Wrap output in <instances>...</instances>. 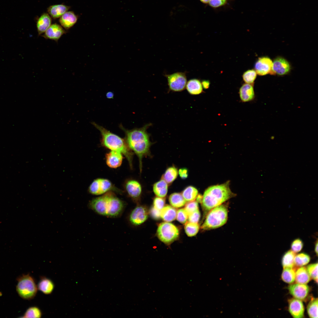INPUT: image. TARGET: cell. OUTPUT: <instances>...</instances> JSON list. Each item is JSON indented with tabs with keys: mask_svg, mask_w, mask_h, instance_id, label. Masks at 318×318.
I'll return each instance as SVG.
<instances>
[{
	"mask_svg": "<svg viewBox=\"0 0 318 318\" xmlns=\"http://www.w3.org/2000/svg\"><path fill=\"white\" fill-rule=\"evenodd\" d=\"M151 125L147 124L143 127L128 130L120 126L125 134V141L129 149L133 151L139 158L140 171H142L143 158L149 153L151 143L147 129Z\"/></svg>",
	"mask_w": 318,
	"mask_h": 318,
	"instance_id": "cell-1",
	"label": "cell"
},
{
	"mask_svg": "<svg viewBox=\"0 0 318 318\" xmlns=\"http://www.w3.org/2000/svg\"><path fill=\"white\" fill-rule=\"evenodd\" d=\"M89 208L97 213L110 218H117L122 214L125 203L112 191H109L93 199L88 204Z\"/></svg>",
	"mask_w": 318,
	"mask_h": 318,
	"instance_id": "cell-2",
	"label": "cell"
},
{
	"mask_svg": "<svg viewBox=\"0 0 318 318\" xmlns=\"http://www.w3.org/2000/svg\"><path fill=\"white\" fill-rule=\"evenodd\" d=\"M228 182L210 186L205 191L201 201L203 209L209 211L233 196Z\"/></svg>",
	"mask_w": 318,
	"mask_h": 318,
	"instance_id": "cell-3",
	"label": "cell"
},
{
	"mask_svg": "<svg viewBox=\"0 0 318 318\" xmlns=\"http://www.w3.org/2000/svg\"><path fill=\"white\" fill-rule=\"evenodd\" d=\"M92 124L100 133L102 145L110 150L117 151L122 154L127 160L130 168H132L133 154L125 140L94 122Z\"/></svg>",
	"mask_w": 318,
	"mask_h": 318,
	"instance_id": "cell-4",
	"label": "cell"
},
{
	"mask_svg": "<svg viewBox=\"0 0 318 318\" xmlns=\"http://www.w3.org/2000/svg\"><path fill=\"white\" fill-rule=\"evenodd\" d=\"M228 211L226 206L221 205L209 211L201 226L204 230L220 227L225 224L228 219Z\"/></svg>",
	"mask_w": 318,
	"mask_h": 318,
	"instance_id": "cell-5",
	"label": "cell"
},
{
	"mask_svg": "<svg viewBox=\"0 0 318 318\" xmlns=\"http://www.w3.org/2000/svg\"><path fill=\"white\" fill-rule=\"evenodd\" d=\"M16 290L22 299L31 300L35 296L37 287L33 278L29 274H23L17 279Z\"/></svg>",
	"mask_w": 318,
	"mask_h": 318,
	"instance_id": "cell-6",
	"label": "cell"
},
{
	"mask_svg": "<svg viewBox=\"0 0 318 318\" xmlns=\"http://www.w3.org/2000/svg\"><path fill=\"white\" fill-rule=\"evenodd\" d=\"M179 234L178 228L173 224L168 222L160 223L157 231L159 239L167 244H169L176 240Z\"/></svg>",
	"mask_w": 318,
	"mask_h": 318,
	"instance_id": "cell-7",
	"label": "cell"
},
{
	"mask_svg": "<svg viewBox=\"0 0 318 318\" xmlns=\"http://www.w3.org/2000/svg\"><path fill=\"white\" fill-rule=\"evenodd\" d=\"M169 90L172 92H181L185 89L187 79L185 73L177 72L165 75Z\"/></svg>",
	"mask_w": 318,
	"mask_h": 318,
	"instance_id": "cell-8",
	"label": "cell"
},
{
	"mask_svg": "<svg viewBox=\"0 0 318 318\" xmlns=\"http://www.w3.org/2000/svg\"><path fill=\"white\" fill-rule=\"evenodd\" d=\"M148 217V212L146 208L143 206L139 205L136 207L130 213L129 221L132 225L138 226L144 223Z\"/></svg>",
	"mask_w": 318,
	"mask_h": 318,
	"instance_id": "cell-9",
	"label": "cell"
},
{
	"mask_svg": "<svg viewBox=\"0 0 318 318\" xmlns=\"http://www.w3.org/2000/svg\"><path fill=\"white\" fill-rule=\"evenodd\" d=\"M291 66L289 62L284 58L279 57L275 59L272 62L270 74L283 75L289 72Z\"/></svg>",
	"mask_w": 318,
	"mask_h": 318,
	"instance_id": "cell-10",
	"label": "cell"
},
{
	"mask_svg": "<svg viewBox=\"0 0 318 318\" xmlns=\"http://www.w3.org/2000/svg\"><path fill=\"white\" fill-rule=\"evenodd\" d=\"M272 62L269 57H263L258 58L255 63L254 69L259 75L263 76L271 73Z\"/></svg>",
	"mask_w": 318,
	"mask_h": 318,
	"instance_id": "cell-11",
	"label": "cell"
},
{
	"mask_svg": "<svg viewBox=\"0 0 318 318\" xmlns=\"http://www.w3.org/2000/svg\"><path fill=\"white\" fill-rule=\"evenodd\" d=\"M125 187L129 197L134 201H137L142 192V187L139 183L135 180L130 179L125 182Z\"/></svg>",
	"mask_w": 318,
	"mask_h": 318,
	"instance_id": "cell-12",
	"label": "cell"
},
{
	"mask_svg": "<svg viewBox=\"0 0 318 318\" xmlns=\"http://www.w3.org/2000/svg\"><path fill=\"white\" fill-rule=\"evenodd\" d=\"M288 289L293 297L301 300L305 299L309 291V288L307 285L297 283L290 285Z\"/></svg>",
	"mask_w": 318,
	"mask_h": 318,
	"instance_id": "cell-13",
	"label": "cell"
},
{
	"mask_svg": "<svg viewBox=\"0 0 318 318\" xmlns=\"http://www.w3.org/2000/svg\"><path fill=\"white\" fill-rule=\"evenodd\" d=\"M288 302L289 310L292 316L295 318L303 317L304 309L301 300L293 298L289 299Z\"/></svg>",
	"mask_w": 318,
	"mask_h": 318,
	"instance_id": "cell-14",
	"label": "cell"
},
{
	"mask_svg": "<svg viewBox=\"0 0 318 318\" xmlns=\"http://www.w3.org/2000/svg\"><path fill=\"white\" fill-rule=\"evenodd\" d=\"M65 33V31L62 26L58 24H54L51 25L45 32L43 37L46 39L57 42Z\"/></svg>",
	"mask_w": 318,
	"mask_h": 318,
	"instance_id": "cell-15",
	"label": "cell"
},
{
	"mask_svg": "<svg viewBox=\"0 0 318 318\" xmlns=\"http://www.w3.org/2000/svg\"><path fill=\"white\" fill-rule=\"evenodd\" d=\"M106 163L109 167L116 168L122 164L123 160V155L116 151L110 150L105 155Z\"/></svg>",
	"mask_w": 318,
	"mask_h": 318,
	"instance_id": "cell-16",
	"label": "cell"
},
{
	"mask_svg": "<svg viewBox=\"0 0 318 318\" xmlns=\"http://www.w3.org/2000/svg\"><path fill=\"white\" fill-rule=\"evenodd\" d=\"M239 93L240 99L243 102L251 101L255 97L253 86L251 84L246 83L243 84L239 89Z\"/></svg>",
	"mask_w": 318,
	"mask_h": 318,
	"instance_id": "cell-17",
	"label": "cell"
},
{
	"mask_svg": "<svg viewBox=\"0 0 318 318\" xmlns=\"http://www.w3.org/2000/svg\"><path fill=\"white\" fill-rule=\"evenodd\" d=\"M77 17L72 11H67L64 13L59 19L61 26L66 29H69L77 22Z\"/></svg>",
	"mask_w": 318,
	"mask_h": 318,
	"instance_id": "cell-18",
	"label": "cell"
},
{
	"mask_svg": "<svg viewBox=\"0 0 318 318\" xmlns=\"http://www.w3.org/2000/svg\"><path fill=\"white\" fill-rule=\"evenodd\" d=\"M51 22L52 19L49 14H42L38 18L37 23L38 35H40L45 32L51 25Z\"/></svg>",
	"mask_w": 318,
	"mask_h": 318,
	"instance_id": "cell-19",
	"label": "cell"
},
{
	"mask_svg": "<svg viewBox=\"0 0 318 318\" xmlns=\"http://www.w3.org/2000/svg\"><path fill=\"white\" fill-rule=\"evenodd\" d=\"M186 88L190 95H197L203 92L201 83L198 79H192L187 82Z\"/></svg>",
	"mask_w": 318,
	"mask_h": 318,
	"instance_id": "cell-20",
	"label": "cell"
},
{
	"mask_svg": "<svg viewBox=\"0 0 318 318\" xmlns=\"http://www.w3.org/2000/svg\"><path fill=\"white\" fill-rule=\"evenodd\" d=\"M70 7L63 4H56L52 5L47 9L49 15L54 19L60 17L67 11Z\"/></svg>",
	"mask_w": 318,
	"mask_h": 318,
	"instance_id": "cell-21",
	"label": "cell"
},
{
	"mask_svg": "<svg viewBox=\"0 0 318 318\" xmlns=\"http://www.w3.org/2000/svg\"><path fill=\"white\" fill-rule=\"evenodd\" d=\"M38 290L45 294H51L54 287L53 281L45 277H42L39 281L37 286Z\"/></svg>",
	"mask_w": 318,
	"mask_h": 318,
	"instance_id": "cell-22",
	"label": "cell"
},
{
	"mask_svg": "<svg viewBox=\"0 0 318 318\" xmlns=\"http://www.w3.org/2000/svg\"><path fill=\"white\" fill-rule=\"evenodd\" d=\"M177 211L176 209L169 205H166L160 211V217L167 222L174 220L176 217Z\"/></svg>",
	"mask_w": 318,
	"mask_h": 318,
	"instance_id": "cell-23",
	"label": "cell"
},
{
	"mask_svg": "<svg viewBox=\"0 0 318 318\" xmlns=\"http://www.w3.org/2000/svg\"><path fill=\"white\" fill-rule=\"evenodd\" d=\"M153 189L156 196L164 198L166 196L168 192V183L162 179L153 185Z\"/></svg>",
	"mask_w": 318,
	"mask_h": 318,
	"instance_id": "cell-24",
	"label": "cell"
},
{
	"mask_svg": "<svg viewBox=\"0 0 318 318\" xmlns=\"http://www.w3.org/2000/svg\"><path fill=\"white\" fill-rule=\"evenodd\" d=\"M310 278L304 267L299 268L295 272V280L297 283L306 284L310 281Z\"/></svg>",
	"mask_w": 318,
	"mask_h": 318,
	"instance_id": "cell-25",
	"label": "cell"
},
{
	"mask_svg": "<svg viewBox=\"0 0 318 318\" xmlns=\"http://www.w3.org/2000/svg\"><path fill=\"white\" fill-rule=\"evenodd\" d=\"M101 195L109 191H115L121 193V191L116 188L109 180L99 178Z\"/></svg>",
	"mask_w": 318,
	"mask_h": 318,
	"instance_id": "cell-26",
	"label": "cell"
},
{
	"mask_svg": "<svg viewBox=\"0 0 318 318\" xmlns=\"http://www.w3.org/2000/svg\"><path fill=\"white\" fill-rule=\"evenodd\" d=\"M169 201L170 205L175 208H179L183 206L186 202L182 195L178 193L171 194L169 197Z\"/></svg>",
	"mask_w": 318,
	"mask_h": 318,
	"instance_id": "cell-27",
	"label": "cell"
},
{
	"mask_svg": "<svg viewBox=\"0 0 318 318\" xmlns=\"http://www.w3.org/2000/svg\"><path fill=\"white\" fill-rule=\"evenodd\" d=\"M295 253L291 250H289L283 255L281 260V263L283 268H292L294 265V258Z\"/></svg>",
	"mask_w": 318,
	"mask_h": 318,
	"instance_id": "cell-28",
	"label": "cell"
},
{
	"mask_svg": "<svg viewBox=\"0 0 318 318\" xmlns=\"http://www.w3.org/2000/svg\"><path fill=\"white\" fill-rule=\"evenodd\" d=\"M198 191L195 187L189 186L186 188L183 191L182 195L186 201H194L197 198Z\"/></svg>",
	"mask_w": 318,
	"mask_h": 318,
	"instance_id": "cell-29",
	"label": "cell"
},
{
	"mask_svg": "<svg viewBox=\"0 0 318 318\" xmlns=\"http://www.w3.org/2000/svg\"><path fill=\"white\" fill-rule=\"evenodd\" d=\"M178 175L177 169L174 166L168 168L163 175L162 179L168 184L172 183L177 178Z\"/></svg>",
	"mask_w": 318,
	"mask_h": 318,
	"instance_id": "cell-30",
	"label": "cell"
},
{
	"mask_svg": "<svg viewBox=\"0 0 318 318\" xmlns=\"http://www.w3.org/2000/svg\"><path fill=\"white\" fill-rule=\"evenodd\" d=\"M295 272L291 268H284L281 275L282 280L285 282L291 284L295 280Z\"/></svg>",
	"mask_w": 318,
	"mask_h": 318,
	"instance_id": "cell-31",
	"label": "cell"
},
{
	"mask_svg": "<svg viewBox=\"0 0 318 318\" xmlns=\"http://www.w3.org/2000/svg\"><path fill=\"white\" fill-rule=\"evenodd\" d=\"M307 310L310 317H318L317 298H314L311 300L307 306Z\"/></svg>",
	"mask_w": 318,
	"mask_h": 318,
	"instance_id": "cell-32",
	"label": "cell"
},
{
	"mask_svg": "<svg viewBox=\"0 0 318 318\" xmlns=\"http://www.w3.org/2000/svg\"><path fill=\"white\" fill-rule=\"evenodd\" d=\"M184 229L188 236L192 237L197 234L199 229V226L198 223L188 221L185 223Z\"/></svg>",
	"mask_w": 318,
	"mask_h": 318,
	"instance_id": "cell-33",
	"label": "cell"
},
{
	"mask_svg": "<svg viewBox=\"0 0 318 318\" xmlns=\"http://www.w3.org/2000/svg\"><path fill=\"white\" fill-rule=\"evenodd\" d=\"M310 258L308 254L302 253L295 255L294 263L296 266H302L307 264L310 261Z\"/></svg>",
	"mask_w": 318,
	"mask_h": 318,
	"instance_id": "cell-34",
	"label": "cell"
},
{
	"mask_svg": "<svg viewBox=\"0 0 318 318\" xmlns=\"http://www.w3.org/2000/svg\"><path fill=\"white\" fill-rule=\"evenodd\" d=\"M42 312L40 309L37 307H32L28 308L23 316L24 318H40Z\"/></svg>",
	"mask_w": 318,
	"mask_h": 318,
	"instance_id": "cell-35",
	"label": "cell"
},
{
	"mask_svg": "<svg viewBox=\"0 0 318 318\" xmlns=\"http://www.w3.org/2000/svg\"><path fill=\"white\" fill-rule=\"evenodd\" d=\"M256 73L253 69H249L245 72L243 74L242 77L246 83L253 85L256 76Z\"/></svg>",
	"mask_w": 318,
	"mask_h": 318,
	"instance_id": "cell-36",
	"label": "cell"
},
{
	"mask_svg": "<svg viewBox=\"0 0 318 318\" xmlns=\"http://www.w3.org/2000/svg\"><path fill=\"white\" fill-rule=\"evenodd\" d=\"M88 191L93 195H101L99 178L95 179L92 181L89 187Z\"/></svg>",
	"mask_w": 318,
	"mask_h": 318,
	"instance_id": "cell-37",
	"label": "cell"
},
{
	"mask_svg": "<svg viewBox=\"0 0 318 318\" xmlns=\"http://www.w3.org/2000/svg\"><path fill=\"white\" fill-rule=\"evenodd\" d=\"M318 263L311 264L307 266V270L310 276L317 283L318 281Z\"/></svg>",
	"mask_w": 318,
	"mask_h": 318,
	"instance_id": "cell-38",
	"label": "cell"
},
{
	"mask_svg": "<svg viewBox=\"0 0 318 318\" xmlns=\"http://www.w3.org/2000/svg\"><path fill=\"white\" fill-rule=\"evenodd\" d=\"M188 215L184 208L178 210L177 211L176 218L177 221L182 224L185 223L188 219Z\"/></svg>",
	"mask_w": 318,
	"mask_h": 318,
	"instance_id": "cell-39",
	"label": "cell"
},
{
	"mask_svg": "<svg viewBox=\"0 0 318 318\" xmlns=\"http://www.w3.org/2000/svg\"><path fill=\"white\" fill-rule=\"evenodd\" d=\"M303 245L302 241L299 238H297L294 240L291 243V250L295 253L299 252L302 249Z\"/></svg>",
	"mask_w": 318,
	"mask_h": 318,
	"instance_id": "cell-40",
	"label": "cell"
},
{
	"mask_svg": "<svg viewBox=\"0 0 318 318\" xmlns=\"http://www.w3.org/2000/svg\"><path fill=\"white\" fill-rule=\"evenodd\" d=\"M184 209L188 215L199 209L198 202L194 201L189 202L186 204Z\"/></svg>",
	"mask_w": 318,
	"mask_h": 318,
	"instance_id": "cell-41",
	"label": "cell"
},
{
	"mask_svg": "<svg viewBox=\"0 0 318 318\" xmlns=\"http://www.w3.org/2000/svg\"><path fill=\"white\" fill-rule=\"evenodd\" d=\"M165 200L163 198L155 197L153 200V207L160 211L164 206Z\"/></svg>",
	"mask_w": 318,
	"mask_h": 318,
	"instance_id": "cell-42",
	"label": "cell"
},
{
	"mask_svg": "<svg viewBox=\"0 0 318 318\" xmlns=\"http://www.w3.org/2000/svg\"><path fill=\"white\" fill-rule=\"evenodd\" d=\"M228 0H210L208 4L211 7L218 8L225 5L227 3Z\"/></svg>",
	"mask_w": 318,
	"mask_h": 318,
	"instance_id": "cell-43",
	"label": "cell"
},
{
	"mask_svg": "<svg viewBox=\"0 0 318 318\" xmlns=\"http://www.w3.org/2000/svg\"><path fill=\"white\" fill-rule=\"evenodd\" d=\"M200 217V213L199 209L195 211L188 215V219L189 222L198 223Z\"/></svg>",
	"mask_w": 318,
	"mask_h": 318,
	"instance_id": "cell-44",
	"label": "cell"
},
{
	"mask_svg": "<svg viewBox=\"0 0 318 318\" xmlns=\"http://www.w3.org/2000/svg\"><path fill=\"white\" fill-rule=\"evenodd\" d=\"M150 215L154 219H158L160 217V211L153 206L150 209Z\"/></svg>",
	"mask_w": 318,
	"mask_h": 318,
	"instance_id": "cell-45",
	"label": "cell"
},
{
	"mask_svg": "<svg viewBox=\"0 0 318 318\" xmlns=\"http://www.w3.org/2000/svg\"><path fill=\"white\" fill-rule=\"evenodd\" d=\"M178 173L182 179H186L188 176V170L186 168H180L179 170Z\"/></svg>",
	"mask_w": 318,
	"mask_h": 318,
	"instance_id": "cell-46",
	"label": "cell"
},
{
	"mask_svg": "<svg viewBox=\"0 0 318 318\" xmlns=\"http://www.w3.org/2000/svg\"><path fill=\"white\" fill-rule=\"evenodd\" d=\"M203 87L205 89H208L210 85V81L207 80H203L201 82Z\"/></svg>",
	"mask_w": 318,
	"mask_h": 318,
	"instance_id": "cell-47",
	"label": "cell"
},
{
	"mask_svg": "<svg viewBox=\"0 0 318 318\" xmlns=\"http://www.w3.org/2000/svg\"><path fill=\"white\" fill-rule=\"evenodd\" d=\"M316 254V255H317L318 254V241L317 240V241L316 242L315 244V248H314Z\"/></svg>",
	"mask_w": 318,
	"mask_h": 318,
	"instance_id": "cell-48",
	"label": "cell"
},
{
	"mask_svg": "<svg viewBox=\"0 0 318 318\" xmlns=\"http://www.w3.org/2000/svg\"><path fill=\"white\" fill-rule=\"evenodd\" d=\"M210 0H200V1L204 4H208Z\"/></svg>",
	"mask_w": 318,
	"mask_h": 318,
	"instance_id": "cell-49",
	"label": "cell"
}]
</instances>
